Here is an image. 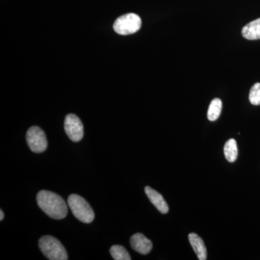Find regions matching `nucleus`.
<instances>
[{
    "label": "nucleus",
    "instance_id": "f257e3e1",
    "mask_svg": "<svg viewBox=\"0 0 260 260\" xmlns=\"http://www.w3.org/2000/svg\"><path fill=\"white\" fill-rule=\"evenodd\" d=\"M37 201L39 208L51 218L60 220L68 215L66 203L56 193L50 191H40L37 194Z\"/></svg>",
    "mask_w": 260,
    "mask_h": 260
},
{
    "label": "nucleus",
    "instance_id": "f03ea898",
    "mask_svg": "<svg viewBox=\"0 0 260 260\" xmlns=\"http://www.w3.org/2000/svg\"><path fill=\"white\" fill-rule=\"evenodd\" d=\"M39 249L50 260H68V254L64 246L56 238L44 236L39 239Z\"/></svg>",
    "mask_w": 260,
    "mask_h": 260
},
{
    "label": "nucleus",
    "instance_id": "7ed1b4c3",
    "mask_svg": "<svg viewBox=\"0 0 260 260\" xmlns=\"http://www.w3.org/2000/svg\"><path fill=\"white\" fill-rule=\"evenodd\" d=\"M68 205L75 218L84 223L93 221L95 214L90 204L80 195H70L68 200Z\"/></svg>",
    "mask_w": 260,
    "mask_h": 260
},
{
    "label": "nucleus",
    "instance_id": "20e7f679",
    "mask_svg": "<svg viewBox=\"0 0 260 260\" xmlns=\"http://www.w3.org/2000/svg\"><path fill=\"white\" fill-rule=\"evenodd\" d=\"M141 25L142 20L139 15L127 13L116 19L114 24V30L120 35H130L138 32Z\"/></svg>",
    "mask_w": 260,
    "mask_h": 260
},
{
    "label": "nucleus",
    "instance_id": "39448f33",
    "mask_svg": "<svg viewBox=\"0 0 260 260\" xmlns=\"http://www.w3.org/2000/svg\"><path fill=\"white\" fill-rule=\"evenodd\" d=\"M26 141L30 150L36 153H41L47 148V140L45 133L39 126H32L28 130Z\"/></svg>",
    "mask_w": 260,
    "mask_h": 260
},
{
    "label": "nucleus",
    "instance_id": "423d86ee",
    "mask_svg": "<svg viewBox=\"0 0 260 260\" xmlns=\"http://www.w3.org/2000/svg\"><path fill=\"white\" fill-rule=\"evenodd\" d=\"M64 130L72 141L77 143L83 139L84 135L83 123L75 114H68L65 118Z\"/></svg>",
    "mask_w": 260,
    "mask_h": 260
},
{
    "label": "nucleus",
    "instance_id": "0eeeda50",
    "mask_svg": "<svg viewBox=\"0 0 260 260\" xmlns=\"http://www.w3.org/2000/svg\"><path fill=\"white\" fill-rule=\"evenodd\" d=\"M132 248L137 252L141 254H148L153 249V243L143 234H135L130 238Z\"/></svg>",
    "mask_w": 260,
    "mask_h": 260
},
{
    "label": "nucleus",
    "instance_id": "6e6552de",
    "mask_svg": "<svg viewBox=\"0 0 260 260\" xmlns=\"http://www.w3.org/2000/svg\"><path fill=\"white\" fill-rule=\"evenodd\" d=\"M145 192L152 204L162 214H167L169 212V206L161 194L150 186H145Z\"/></svg>",
    "mask_w": 260,
    "mask_h": 260
},
{
    "label": "nucleus",
    "instance_id": "1a4fd4ad",
    "mask_svg": "<svg viewBox=\"0 0 260 260\" xmlns=\"http://www.w3.org/2000/svg\"><path fill=\"white\" fill-rule=\"evenodd\" d=\"M189 241L198 259H207V249L203 239L198 234L191 233L189 234Z\"/></svg>",
    "mask_w": 260,
    "mask_h": 260
},
{
    "label": "nucleus",
    "instance_id": "9d476101",
    "mask_svg": "<svg viewBox=\"0 0 260 260\" xmlns=\"http://www.w3.org/2000/svg\"><path fill=\"white\" fill-rule=\"evenodd\" d=\"M242 34L243 37L248 40L260 39V18L256 19L246 24L242 28Z\"/></svg>",
    "mask_w": 260,
    "mask_h": 260
},
{
    "label": "nucleus",
    "instance_id": "9b49d317",
    "mask_svg": "<svg viewBox=\"0 0 260 260\" xmlns=\"http://www.w3.org/2000/svg\"><path fill=\"white\" fill-rule=\"evenodd\" d=\"M224 154L228 161L234 162L238 156L237 141L234 139L228 140L224 146Z\"/></svg>",
    "mask_w": 260,
    "mask_h": 260
},
{
    "label": "nucleus",
    "instance_id": "f8f14e48",
    "mask_svg": "<svg viewBox=\"0 0 260 260\" xmlns=\"http://www.w3.org/2000/svg\"><path fill=\"white\" fill-rule=\"evenodd\" d=\"M222 110V102L220 99H215L210 103L208 112V118L210 121H214L218 119Z\"/></svg>",
    "mask_w": 260,
    "mask_h": 260
},
{
    "label": "nucleus",
    "instance_id": "ddd939ff",
    "mask_svg": "<svg viewBox=\"0 0 260 260\" xmlns=\"http://www.w3.org/2000/svg\"><path fill=\"white\" fill-rule=\"evenodd\" d=\"M110 254L113 259L115 260H131L129 252L120 245H114L111 247Z\"/></svg>",
    "mask_w": 260,
    "mask_h": 260
},
{
    "label": "nucleus",
    "instance_id": "4468645a",
    "mask_svg": "<svg viewBox=\"0 0 260 260\" xmlns=\"http://www.w3.org/2000/svg\"><path fill=\"white\" fill-rule=\"evenodd\" d=\"M249 99L252 105H260V83H256L251 87Z\"/></svg>",
    "mask_w": 260,
    "mask_h": 260
},
{
    "label": "nucleus",
    "instance_id": "2eb2a0df",
    "mask_svg": "<svg viewBox=\"0 0 260 260\" xmlns=\"http://www.w3.org/2000/svg\"><path fill=\"white\" fill-rule=\"evenodd\" d=\"M4 219V213H3V210H0V220H3Z\"/></svg>",
    "mask_w": 260,
    "mask_h": 260
}]
</instances>
